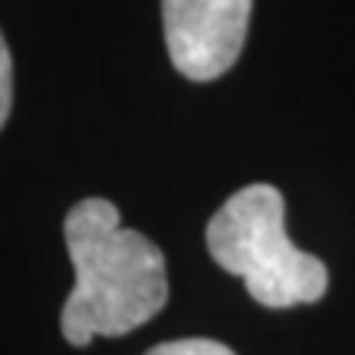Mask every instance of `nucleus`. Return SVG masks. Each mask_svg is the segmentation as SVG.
<instances>
[{
    "mask_svg": "<svg viewBox=\"0 0 355 355\" xmlns=\"http://www.w3.org/2000/svg\"><path fill=\"white\" fill-rule=\"evenodd\" d=\"M66 250L76 270L60 316L69 345L115 339L155 319L168 303V263L158 243L122 227L119 207L105 198L79 201L63 220Z\"/></svg>",
    "mask_w": 355,
    "mask_h": 355,
    "instance_id": "nucleus-1",
    "label": "nucleus"
},
{
    "mask_svg": "<svg viewBox=\"0 0 355 355\" xmlns=\"http://www.w3.org/2000/svg\"><path fill=\"white\" fill-rule=\"evenodd\" d=\"M207 250L266 309L319 303L329 290L326 263L286 237V204L273 184H247L227 198L207 220Z\"/></svg>",
    "mask_w": 355,
    "mask_h": 355,
    "instance_id": "nucleus-2",
    "label": "nucleus"
},
{
    "mask_svg": "<svg viewBox=\"0 0 355 355\" xmlns=\"http://www.w3.org/2000/svg\"><path fill=\"white\" fill-rule=\"evenodd\" d=\"M254 0H162L165 43L184 79L211 83L237 63Z\"/></svg>",
    "mask_w": 355,
    "mask_h": 355,
    "instance_id": "nucleus-3",
    "label": "nucleus"
},
{
    "mask_svg": "<svg viewBox=\"0 0 355 355\" xmlns=\"http://www.w3.org/2000/svg\"><path fill=\"white\" fill-rule=\"evenodd\" d=\"M145 355H237V352L227 349L224 343H214V339H175V343L155 345Z\"/></svg>",
    "mask_w": 355,
    "mask_h": 355,
    "instance_id": "nucleus-4",
    "label": "nucleus"
},
{
    "mask_svg": "<svg viewBox=\"0 0 355 355\" xmlns=\"http://www.w3.org/2000/svg\"><path fill=\"white\" fill-rule=\"evenodd\" d=\"M10 102H13V60L7 50V40L0 33V128L10 115Z\"/></svg>",
    "mask_w": 355,
    "mask_h": 355,
    "instance_id": "nucleus-5",
    "label": "nucleus"
}]
</instances>
